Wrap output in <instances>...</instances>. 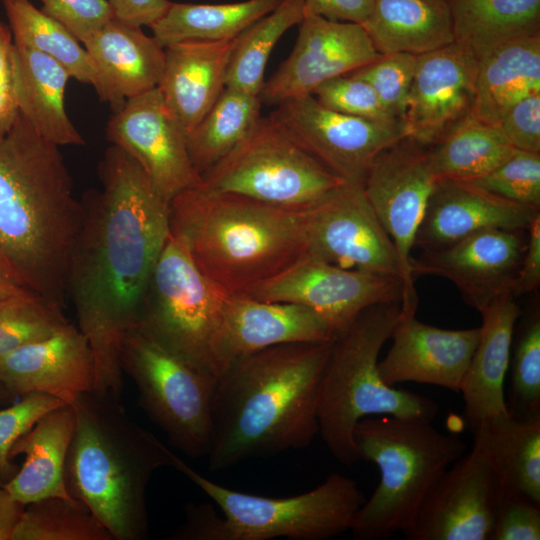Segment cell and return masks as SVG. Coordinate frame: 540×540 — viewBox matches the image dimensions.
I'll return each instance as SVG.
<instances>
[{"instance_id":"1","label":"cell","mask_w":540,"mask_h":540,"mask_svg":"<svg viewBox=\"0 0 540 540\" xmlns=\"http://www.w3.org/2000/svg\"><path fill=\"white\" fill-rule=\"evenodd\" d=\"M101 190L81 199L83 217L69 259L66 297L95 365L93 390L121 398L120 351L136 322L170 234L169 203L140 165L111 145L98 165Z\"/></svg>"},{"instance_id":"2","label":"cell","mask_w":540,"mask_h":540,"mask_svg":"<svg viewBox=\"0 0 540 540\" xmlns=\"http://www.w3.org/2000/svg\"><path fill=\"white\" fill-rule=\"evenodd\" d=\"M331 341L273 346L232 361L218 374L211 471L311 444L319 433V387Z\"/></svg>"},{"instance_id":"3","label":"cell","mask_w":540,"mask_h":540,"mask_svg":"<svg viewBox=\"0 0 540 540\" xmlns=\"http://www.w3.org/2000/svg\"><path fill=\"white\" fill-rule=\"evenodd\" d=\"M82 217L59 146L19 113L0 138V261L24 287L64 307Z\"/></svg>"},{"instance_id":"4","label":"cell","mask_w":540,"mask_h":540,"mask_svg":"<svg viewBox=\"0 0 540 540\" xmlns=\"http://www.w3.org/2000/svg\"><path fill=\"white\" fill-rule=\"evenodd\" d=\"M75 425L65 464L69 495L83 502L113 540H144L154 472L173 451L139 426L110 394L90 390L72 404Z\"/></svg>"},{"instance_id":"5","label":"cell","mask_w":540,"mask_h":540,"mask_svg":"<svg viewBox=\"0 0 540 540\" xmlns=\"http://www.w3.org/2000/svg\"><path fill=\"white\" fill-rule=\"evenodd\" d=\"M169 225L198 269L230 294L272 278L306 253L305 211L198 185L170 201Z\"/></svg>"},{"instance_id":"6","label":"cell","mask_w":540,"mask_h":540,"mask_svg":"<svg viewBox=\"0 0 540 540\" xmlns=\"http://www.w3.org/2000/svg\"><path fill=\"white\" fill-rule=\"evenodd\" d=\"M401 314L400 302L373 305L331 341L319 387L318 434L345 466L361 460L353 437L361 419L388 415L433 421L439 411L433 399L389 386L379 374L381 349Z\"/></svg>"},{"instance_id":"7","label":"cell","mask_w":540,"mask_h":540,"mask_svg":"<svg viewBox=\"0 0 540 540\" xmlns=\"http://www.w3.org/2000/svg\"><path fill=\"white\" fill-rule=\"evenodd\" d=\"M353 437L360 458L380 472L349 530L355 540H384L405 531L435 482L467 449L459 436L440 432L432 421L388 415L361 419Z\"/></svg>"},{"instance_id":"8","label":"cell","mask_w":540,"mask_h":540,"mask_svg":"<svg viewBox=\"0 0 540 540\" xmlns=\"http://www.w3.org/2000/svg\"><path fill=\"white\" fill-rule=\"evenodd\" d=\"M171 467L186 476L218 506L207 509L198 524L201 540H325L350 530L366 501L357 483L333 472L314 489L289 497L236 491L195 471L175 453Z\"/></svg>"},{"instance_id":"9","label":"cell","mask_w":540,"mask_h":540,"mask_svg":"<svg viewBox=\"0 0 540 540\" xmlns=\"http://www.w3.org/2000/svg\"><path fill=\"white\" fill-rule=\"evenodd\" d=\"M346 181L302 148L270 116L201 176L199 187L303 212Z\"/></svg>"},{"instance_id":"10","label":"cell","mask_w":540,"mask_h":540,"mask_svg":"<svg viewBox=\"0 0 540 540\" xmlns=\"http://www.w3.org/2000/svg\"><path fill=\"white\" fill-rule=\"evenodd\" d=\"M123 374L135 383L139 404L185 455L207 457L217 375L170 351L136 327L122 341Z\"/></svg>"},{"instance_id":"11","label":"cell","mask_w":540,"mask_h":540,"mask_svg":"<svg viewBox=\"0 0 540 540\" xmlns=\"http://www.w3.org/2000/svg\"><path fill=\"white\" fill-rule=\"evenodd\" d=\"M228 294L198 269L184 242L170 233L133 327L218 376L213 348Z\"/></svg>"},{"instance_id":"12","label":"cell","mask_w":540,"mask_h":540,"mask_svg":"<svg viewBox=\"0 0 540 540\" xmlns=\"http://www.w3.org/2000/svg\"><path fill=\"white\" fill-rule=\"evenodd\" d=\"M436 182L429 147L408 137L379 153L363 181L366 198L400 260L401 309L405 315L416 314L417 310L411 251Z\"/></svg>"},{"instance_id":"13","label":"cell","mask_w":540,"mask_h":540,"mask_svg":"<svg viewBox=\"0 0 540 540\" xmlns=\"http://www.w3.org/2000/svg\"><path fill=\"white\" fill-rule=\"evenodd\" d=\"M269 116L346 182L363 183L377 155L407 137L403 120L343 114L323 106L313 95L284 101Z\"/></svg>"},{"instance_id":"14","label":"cell","mask_w":540,"mask_h":540,"mask_svg":"<svg viewBox=\"0 0 540 540\" xmlns=\"http://www.w3.org/2000/svg\"><path fill=\"white\" fill-rule=\"evenodd\" d=\"M303 259L395 276L402 280L395 246L372 210L363 183L346 182L305 211Z\"/></svg>"},{"instance_id":"15","label":"cell","mask_w":540,"mask_h":540,"mask_svg":"<svg viewBox=\"0 0 540 540\" xmlns=\"http://www.w3.org/2000/svg\"><path fill=\"white\" fill-rule=\"evenodd\" d=\"M238 295L306 306L320 314L338 333L368 307L401 303L403 282L395 276L302 259Z\"/></svg>"},{"instance_id":"16","label":"cell","mask_w":540,"mask_h":540,"mask_svg":"<svg viewBox=\"0 0 540 540\" xmlns=\"http://www.w3.org/2000/svg\"><path fill=\"white\" fill-rule=\"evenodd\" d=\"M504 492L473 447L439 477L402 533L408 540H491Z\"/></svg>"},{"instance_id":"17","label":"cell","mask_w":540,"mask_h":540,"mask_svg":"<svg viewBox=\"0 0 540 540\" xmlns=\"http://www.w3.org/2000/svg\"><path fill=\"white\" fill-rule=\"evenodd\" d=\"M106 136L140 165L168 203L201 182L188 154L186 133L157 87L113 112Z\"/></svg>"},{"instance_id":"18","label":"cell","mask_w":540,"mask_h":540,"mask_svg":"<svg viewBox=\"0 0 540 540\" xmlns=\"http://www.w3.org/2000/svg\"><path fill=\"white\" fill-rule=\"evenodd\" d=\"M293 50L264 82L262 103L278 105L311 95L322 83L350 74L380 54L361 24L306 14L298 24Z\"/></svg>"},{"instance_id":"19","label":"cell","mask_w":540,"mask_h":540,"mask_svg":"<svg viewBox=\"0 0 540 540\" xmlns=\"http://www.w3.org/2000/svg\"><path fill=\"white\" fill-rule=\"evenodd\" d=\"M527 244V231L487 229L450 245L423 250L411 259V274L450 280L464 301L480 314L497 298L512 293Z\"/></svg>"},{"instance_id":"20","label":"cell","mask_w":540,"mask_h":540,"mask_svg":"<svg viewBox=\"0 0 540 540\" xmlns=\"http://www.w3.org/2000/svg\"><path fill=\"white\" fill-rule=\"evenodd\" d=\"M478 58L453 42L419 55L403 118L407 137L427 147L472 115Z\"/></svg>"},{"instance_id":"21","label":"cell","mask_w":540,"mask_h":540,"mask_svg":"<svg viewBox=\"0 0 540 540\" xmlns=\"http://www.w3.org/2000/svg\"><path fill=\"white\" fill-rule=\"evenodd\" d=\"M336 334L306 306L228 294L213 348L218 374L232 361L255 352L288 343L327 342Z\"/></svg>"},{"instance_id":"22","label":"cell","mask_w":540,"mask_h":540,"mask_svg":"<svg viewBox=\"0 0 540 540\" xmlns=\"http://www.w3.org/2000/svg\"><path fill=\"white\" fill-rule=\"evenodd\" d=\"M480 327L450 330L401 314L392 345L378 371L385 384L403 382L435 385L459 393L464 373L479 340Z\"/></svg>"},{"instance_id":"23","label":"cell","mask_w":540,"mask_h":540,"mask_svg":"<svg viewBox=\"0 0 540 540\" xmlns=\"http://www.w3.org/2000/svg\"><path fill=\"white\" fill-rule=\"evenodd\" d=\"M94 381L92 350L71 323L0 357V382L14 396L42 393L72 404L81 394L93 390Z\"/></svg>"},{"instance_id":"24","label":"cell","mask_w":540,"mask_h":540,"mask_svg":"<svg viewBox=\"0 0 540 540\" xmlns=\"http://www.w3.org/2000/svg\"><path fill=\"white\" fill-rule=\"evenodd\" d=\"M539 213L466 182L437 180L414 247L438 249L487 229L527 231Z\"/></svg>"},{"instance_id":"25","label":"cell","mask_w":540,"mask_h":540,"mask_svg":"<svg viewBox=\"0 0 540 540\" xmlns=\"http://www.w3.org/2000/svg\"><path fill=\"white\" fill-rule=\"evenodd\" d=\"M96 72L93 86L113 112L135 96L158 86L165 49L141 27L113 17L82 42Z\"/></svg>"},{"instance_id":"26","label":"cell","mask_w":540,"mask_h":540,"mask_svg":"<svg viewBox=\"0 0 540 540\" xmlns=\"http://www.w3.org/2000/svg\"><path fill=\"white\" fill-rule=\"evenodd\" d=\"M238 37L227 41H183L164 47V70L157 88L186 134L225 89Z\"/></svg>"},{"instance_id":"27","label":"cell","mask_w":540,"mask_h":540,"mask_svg":"<svg viewBox=\"0 0 540 540\" xmlns=\"http://www.w3.org/2000/svg\"><path fill=\"white\" fill-rule=\"evenodd\" d=\"M522 310L512 293L497 298L482 313L479 340L461 381L464 418L473 431L491 418L508 415L504 383L514 327Z\"/></svg>"},{"instance_id":"28","label":"cell","mask_w":540,"mask_h":540,"mask_svg":"<svg viewBox=\"0 0 540 540\" xmlns=\"http://www.w3.org/2000/svg\"><path fill=\"white\" fill-rule=\"evenodd\" d=\"M74 425V409L64 404L43 415L12 446L11 460L24 455V461L3 485L23 506L50 497H71L65 464Z\"/></svg>"},{"instance_id":"29","label":"cell","mask_w":540,"mask_h":540,"mask_svg":"<svg viewBox=\"0 0 540 540\" xmlns=\"http://www.w3.org/2000/svg\"><path fill=\"white\" fill-rule=\"evenodd\" d=\"M12 68L20 115L40 136L59 147L84 145L65 111V88L71 78L67 69L48 55L15 42Z\"/></svg>"},{"instance_id":"30","label":"cell","mask_w":540,"mask_h":540,"mask_svg":"<svg viewBox=\"0 0 540 540\" xmlns=\"http://www.w3.org/2000/svg\"><path fill=\"white\" fill-rule=\"evenodd\" d=\"M361 25L380 54L419 56L455 42L447 0H375Z\"/></svg>"},{"instance_id":"31","label":"cell","mask_w":540,"mask_h":540,"mask_svg":"<svg viewBox=\"0 0 540 540\" xmlns=\"http://www.w3.org/2000/svg\"><path fill=\"white\" fill-rule=\"evenodd\" d=\"M540 93V35L506 42L478 58L472 117L498 125L516 102Z\"/></svg>"},{"instance_id":"32","label":"cell","mask_w":540,"mask_h":540,"mask_svg":"<svg viewBox=\"0 0 540 540\" xmlns=\"http://www.w3.org/2000/svg\"><path fill=\"white\" fill-rule=\"evenodd\" d=\"M472 432L473 447L492 467L504 491L540 505V418L503 415L479 423Z\"/></svg>"},{"instance_id":"33","label":"cell","mask_w":540,"mask_h":540,"mask_svg":"<svg viewBox=\"0 0 540 540\" xmlns=\"http://www.w3.org/2000/svg\"><path fill=\"white\" fill-rule=\"evenodd\" d=\"M455 42L477 58L515 39L540 35V0H447Z\"/></svg>"},{"instance_id":"34","label":"cell","mask_w":540,"mask_h":540,"mask_svg":"<svg viewBox=\"0 0 540 540\" xmlns=\"http://www.w3.org/2000/svg\"><path fill=\"white\" fill-rule=\"evenodd\" d=\"M283 0H244L201 4L171 2L165 14L150 26L163 46L183 41H227L277 8Z\"/></svg>"},{"instance_id":"35","label":"cell","mask_w":540,"mask_h":540,"mask_svg":"<svg viewBox=\"0 0 540 540\" xmlns=\"http://www.w3.org/2000/svg\"><path fill=\"white\" fill-rule=\"evenodd\" d=\"M258 95L226 86L204 117L186 134L193 167L200 177L250 132L261 117Z\"/></svg>"},{"instance_id":"36","label":"cell","mask_w":540,"mask_h":540,"mask_svg":"<svg viewBox=\"0 0 540 540\" xmlns=\"http://www.w3.org/2000/svg\"><path fill=\"white\" fill-rule=\"evenodd\" d=\"M515 150L498 125L470 116L429 147V159L437 180L468 182L494 170Z\"/></svg>"},{"instance_id":"37","label":"cell","mask_w":540,"mask_h":540,"mask_svg":"<svg viewBox=\"0 0 540 540\" xmlns=\"http://www.w3.org/2000/svg\"><path fill=\"white\" fill-rule=\"evenodd\" d=\"M13 41L55 59L71 78L94 86L96 72L81 42L60 22L30 0H2Z\"/></svg>"},{"instance_id":"38","label":"cell","mask_w":540,"mask_h":540,"mask_svg":"<svg viewBox=\"0 0 540 540\" xmlns=\"http://www.w3.org/2000/svg\"><path fill=\"white\" fill-rule=\"evenodd\" d=\"M305 15V0H283L272 12L241 33L228 66L226 86L259 96L274 46Z\"/></svg>"},{"instance_id":"39","label":"cell","mask_w":540,"mask_h":540,"mask_svg":"<svg viewBox=\"0 0 540 540\" xmlns=\"http://www.w3.org/2000/svg\"><path fill=\"white\" fill-rule=\"evenodd\" d=\"M11 540H113V537L83 502L73 497H50L24 506Z\"/></svg>"},{"instance_id":"40","label":"cell","mask_w":540,"mask_h":540,"mask_svg":"<svg viewBox=\"0 0 540 540\" xmlns=\"http://www.w3.org/2000/svg\"><path fill=\"white\" fill-rule=\"evenodd\" d=\"M510 384L506 406L518 420L540 418V313L521 312L516 321L509 361Z\"/></svg>"},{"instance_id":"41","label":"cell","mask_w":540,"mask_h":540,"mask_svg":"<svg viewBox=\"0 0 540 540\" xmlns=\"http://www.w3.org/2000/svg\"><path fill=\"white\" fill-rule=\"evenodd\" d=\"M62 306L31 290H25L0 304V357L45 339L70 322Z\"/></svg>"},{"instance_id":"42","label":"cell","mask_w":540,"mask_h":540,"mask_svg":"<svg viewBox=\"0 0 540 540\" xmlns=\"http://www.w3.org/2000/svg\"><path fill=\"white\" fill-rule=\"evenodd\" d=\"M505 200L540 209V153L515 150L488 174L468 181Z\"/></svg>"},{"instance_id":"43","label":"cell","mask_w":540,"mask_h":540,"mask_svg":"<svg viewBox=\"0 0 540 540\" xmlns=\"http://www.w3.org/2000/svg\"><path fill=\"white\" fill-rule=\"evenodd\" d=\"M418 56L396 52L382 54L374 62L350 73L368 82L386 112L403 120Z\"/></svg>"},{"instance_id":"44","label":"cell","mask_w":540,"mask_h":540,"mask_svg":"<svg viewBox=\"0 0 540 540\" xmlns=\"http://www.w3.org/2000/svg\"><path fill=\"white\" fill-rule=\"evenodd\" d=\"M66 403L42 393H30L0 409V481L7 482L17 471L10 458L14 443L43 415Z\"/></svg>"},{"instance_id":"45","label":"cell","mask_w":540,"mask_h":540,"mask_svg":"<svg viewBox=\"0 0 540 540\" xmlns=\"http://www.w3.org/2000/svg\"><path fill=\"white\" fill-rule=\"evenodd\" d=\"M311 95L323 106L343 114L375 120L395 119L383 108L371 85L353 74L330 79Z\"/></svg>"},{"instance_id":"46","label":"cell","mask_w":540,"mask_h":540,"mask_svg":"<svg viewBox=\"0 0 540 540\" xmlns=\"http://www.w3.org/2000/svg\"><path fill=\"white\" fill-rule=\"evenodd\" d=\"M41 11L63 24L81 43L114 17L107 0H39Z\"/></svg>"},{"instance_id":"47","label":"cell","mask_w":540,"mask_h":540,"mask_svg":"<svg viewBox=\"0 0 540 540\" xmlns=\"http://www.w3.org/2000/svg\"><path fill=\"white\" fill-rule=\"evenodd\" d=\"M540 505L504 492L491 540H539Z\"/></svg>"},{"instance_id":"48","label":"cell","mask_w":540,"mask_h":540,"mask_svg":"<svg viewBox=\"0 0 540 540\" xmlns=\"http://www.w3.org/2000/svg\"><path fill=\"white\" fill-rule=\"evenodd\" d=\"M498 126L514 149L540 153V93L513 104Z\"/></svg>"},{"instance_id":"49","label":"cell","mask_w":540,"mask_h":540,"mask_svg":"<svg viewBox=\"0 0 540 540\" xmlns=\"http://www.w3.org/2000/svg\"><path fill=\"white\" fill-rule=\"evenodd\" d=\"M13 44L9 26L0 21V138L9 132L19 116L12 68Z\"/></svg>"},{"instance_id":"50","label":"cell","mask_w":540,"mask_h":540,"mask_svg":"<svg viewBox=\"0 0 540 540\" xmlns=\"http://www.w3.org/2000/svg\"><path fill=\"white\" fill-rule=\"evenodd\" d=\"M540 284V213L527 230V244L517 276L512 287V295L517 298L538 288Z\"/></svg>"},{"instance_id":"51","label":"cell","mask_w":540,"mask_h":540,"mask_svg":"<svg viewBox=\"0 0 540 540\" xmlns=\"http://www.w3.org/2000/svg\"><path fill=\"white\" fill-rule=\"evenodd\" d=\"M114 17L134 26L150 27L171 5L169 0H107Z\"/></svg>"},{"instance_id":"52","label":"cell","mask_w":540,"mask_h":540,"mask_svg":"<svg viewBox=\"0 0 540 540\" xmlns=\"http://www.w3.org/2000/svg\"><path fill=\"white\" fill-rule=\"evenodd\" d=\"M375 0H330L332 20L362 24Z\"/></svg>"},{"instance_id":"53","label":"cell","mask_w":540,"mask_h":540,"mask_svg":"<svg viewBox=\"0 0 540 540\" xmlns=\"http://www.w3.org/2000/svg\"><path fill=\"white\" fill-rule=\"evenodd\" d=\"M23 508L0 483V540H11Z\"/></svg>"},{"instance_id":"54","label":"cell","mask_w":540,"mask_h":540,"mask_svg":"<svg viewBox=\"0 0 540 540\" xmlns=\"http://www.w3.org/2000/svg\"><path fill=\"white\" fill-rule=\"evenodd\" d=\"M25 290L29 289L24 287L0 261V304Z\"/></svg>"},{"instance_id":"55","label":"cell","mask_w":540,"mask_h":540,"mask_svg":"<svg viewBox=\"0 0 540 540\" xmlns=\"http://www.w3.org/2000/svg\"><path fill=\"white\" fill-rule=\"evenodd\" d=\"M305 9L306 14H315L331 19L330 0H305Z\"/></svg>"},{"instance_id":"56","label":"cell","mask_w":540,"mask_h":540,"mask_svg":"<svg viewBox=\"0 0 540 540\" xmlns=\"http://www.w3.org/2000/svg\"><path fill=\"white\" fill-rule=\"evenodd\" d=\"M14 396L1 382H0V406L11 403L15 398Z\"/></svg>"}]
</instances>
